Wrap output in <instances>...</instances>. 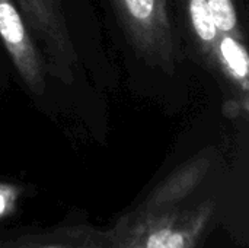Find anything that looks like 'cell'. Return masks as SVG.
Listing matches in <instances>:
<instances>
[{"label":"cell","mask_w":249,"mask_h":248,"mask_svg":"<svg viewBox=\"0 0 249 248\" xmlns=\"http://www.w3.org/2000/svg\"><path fill=\"white\" fill-rule=\"evenodd\" d=\"M136 51L150 64L172 73L177 48L168 0H111Z\"/></svg>","instance_id":"6da1fadb"},{"label":"cell","mask_w":249,"mask_h":248,"mask_svg":"<svg viewBox=\"0 0 249 248\" xmlns=\"http://www.w3.org/2000/svg\"><path fill=\"white\" fill-rule=\"evenodd\" d=\"M29 28L51 57L55 75L67 82L73 80L77 54L70 38L61 0H13Z\"/></svg>","instance_id":"7a4b0ae2"},{"label":"cell","mask_w":249,"mask_h":248,"mask_svg":"<svg viewBox=\"0 0 249 248\" xmlns=\"http://www.w3.org/2000/svg\"><path fill=\"white\" fill-rule=\"evenodd\" d=\"M19 7L13 0H0V38L15 69L35 95L45 89V67Z\"/></svg>","instance_id":"3957f363"},{"label":"cell","mask_w":249,"mask_h":248,"mask_svg":"<svg viewBox=\"0 0 249 248\" xmlns=\"http://www.w3.org/2000/svg\"><path fill=\"white\" fill-rule=\"evenodd\" d=\"M214 60H217L226 75L239 85L245 92L248 91V53L239 37L220 34L216 50Z\"/></svg>","instance_id":"277c9868"},{"label":"cell","mask_w":249,"mask_h":248,"mask_svg":"<svg viewBox=\"0 0 249 248\" xmlns=\"http://www.w3.org/2000/svg\"><path fill=\"white\" fill-rule=\"evenodd\" d=\"M187 10L194 34L203 47L204 53L214 57V50L220 37V32L214 23L212 12L204 0H187Z\"/></svg>","instance_id":"5b68a950"},{"label":"cell","mask_w":249,"mask_h":248,"mask_svg":"<svg viewBox=\"0 0 249 248\" xmlns=\"http://www.w3.org/2000/svg\"><path fill=\"white\" fill-rule=\"evenodd\" d=\"M220 34L239 37V22L232 0H204Z\"/></svg>","instance_id":"8992f818"},{"label":"cell","mask_w":249,"mask_h":248,"mask_svg":"<svg viewBox=\"0 0 249 248\" xmlns=\"http://www.w3.org/2000/svg\"><path fill=\"white\" fill-rule=\"evenodd\" d=\"M184 237L172 229H160L153 232L146 243L144 248H184Z\"/></svg>","instance_id":"52a82bcc"},{"label":"cell","mask_w":249,"mask_h":248,"mask_svg":"<svg viewBox=\"0 0 249 248\" xmlns=\"http://www.w3.org/2000/svg\"><path fill=\"white\" fill-rule=\"evenodd\" d=\"M13 197V193L9 187L0 186V215H3L6 212V209L9 208V203Z\"/></svg>","instance_id":"ba28073f"},{"label":"cell","mask_w":249,"mask_h":248,"mask_svg":"<svg viewBox=\"0 0 249 248\" xmlns=\"http://www.w3.org/2000/svg\"><path fill=\"white\" fill-rule=\"evenodd\" d=\"M42 248H60V247H42Z\"/></svg>","instance_id":"9c48e42d"}]
</instances>
